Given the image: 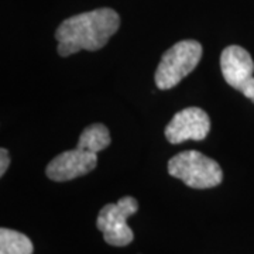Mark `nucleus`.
Returning a JSON list of instances; mask_svg holds the SVG:
<instances>
[{"label":"nucleus","mask_w":254,"mask_h":254,"mask_svg":"<svg viewBox=\"0 0 254 254\" xmlns=\"http://www.w3.org/2000/svg\"><path fill=\"white\" fill-rule=\"evenodd\" d=\"M138 210V202L133 196H123L118 203H108L100 209L96 226L102 232L105 242L115 247H125L134 239L127 219Z\"/></svg>","instance_id":"nucleus-4"},{"label":"nucleus","mask_w":254,"mask_h":254,"mask_svg":"<svg viewBox=\"0 0 254 254\" xmlns=\"http://www.w3.org/2000/svg\"><path fill=\"white\" fill-rule=\"evenodd\" d=\"M110 144V133L108 127L102 123H95L85 127L79 136L76 147L85 148L92 153H100Z\"/></svg>","instance_id":"nucleus-8"},{"label":"nucleus","mask_w":254,"mask_h":254,"mask_svg":"<svg viewBox=\"0 0 254 254\" xmlns=\"http://www.w3.org/2000/svg\"><path fill=\"white\" fill-rule=\"evenodd\" d=\"M34 246L26 235L17 230L0 229V254H33Z\"/></svg>","instance_id":"nucleus-9"},{"label":"nucleus","mask_w":254,"mask_h":254,"mask_svg":"<svg viewBox=\"0 0 254 254\" xmlns=\"http://www.w3.org/2000/svg\"><path fill=\"white\" fill-rule=\"evenodd\" d=\"M9 164H10L9 151H7L6 148H1V150H0V175H1V177H3L4 173L7 171Z\"/></svg>","instance_id":"nucleus-10"},{"label":"nucleus","mask_w":254,"mask_h":254,"mask_svg":"<svg viewBox=\"0 0 254 254\" xmlns=\"http://www.w3.org/2000/svg\"><path fill=\"white\" fill-rule=\"evenodd\" d=\"M210 131V119L200 108H187L174 115L165 127V138L171 144H180L187 140L200 141Z\"/></svg>","instance_id":"nucleus-7"},{"label":"nucleus","mask_w":254,"mask_h":254,"mask_svg":"<svg viewBox=\"0 0 254 254\" xmlns=\"http://www.w3.org/2000/svg\"><path fill=\"white\" fill-rule=\"evenodd\" d=\"M168 174L195 190L218 187L223 180L220 165L215 160L195 150L174 155L168 161Z\"/></svg>","instance_id":"nucleus-2"},{"label":"nucleus","mask_w":254,"mask_h":254,"mask_svg":"<svg viewBox=\"0 0 254 254\" xmlns=\"http://www.w3.org/2000/svg\"><path fill=\"white\" fill-rule=\"evenodd\" d=\"M98 165V154L81 147L64 151L47 165V177L55 182H65L83 177Z\"/></svg>","instance_id":"nucleus-6"},{"label":"nucleus","mask_w":254,"mask_h":254,"mask_svg":"<svg viewBox=\"0 0 254 254\" xmlns=\"http://www.w3.org/2000/svg\"><path fill=\"white\" fill-rule=\"evenodd\" d=\"M120 17L113 9H96L64 20L55 31L58 54L69 57L79 51H98L119 30Z\"/></svg>","instance_id":"nucleus-1"},{"label":"nucleus","mask_w":254,"mask_h":254,"mask_svg":"<svg viewBox=\"0 0 254 254\" xmlns=\"http://www.w3.org/2000/svg\"><path fill=\"white\" fill-rule=\"evenodd\" d=\"M202 58V46L195 40H184L174 44L164 53L155 71V85L158 89L167 91L177 86L188 76Z\"/></svg>","instance_id":"nucleus-3"},{"label":"nucleus","mask_w":254,"mask_h":254,"mask_svg":"<svg viewBox=\"0 0 254 254\" xmlns=\"http://www.w3.org/2000/svg\"><path fill=\"white\" fill-rule=\"evenodd\" d=\"M220 69L227 85L254 103V61L243 47L229 46L220 55Z\"/></svg>","instance_id":"nucleus-5"}]
</instances>
